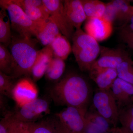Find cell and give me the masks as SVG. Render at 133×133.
<instances>
[{"label": "cell", "instance_id": "cell-1", "mask_svg": "<svg viewBox=\"0 0 133 133\" xmlns=\"http://www.w3.org/2000/svg\"><path fill=\"white\" fill-rule=\"evenodd\" d=\"M50 94L56 104L77 108L86 114L90 101L91 90L83 76L70 72L52 87Z\"/></svg>", "mask_w": 133, "mask_h": 133}, {"label": "cell", "instance_id": "cell-2", "mask_svg": "<svg viewBox=\"0 0 133 133\" xmlns=\"http://www.w3.org/2000/svg\"><path fill=\"white\" fill-rule=\"evenodd\" d=\"M37 42L32 37L12 35L9 46L15 65L11 76L17 78L30 75L39 51L37 48Z\"/></svg>", "mask_w": 133, "mask_h": 133}, {"label": "cell", "instance_id": "cell-3", "mask_svg": "<svg viewBox=\"0 0 133 133\" xmlns=\"http://www.w3.org/2000/svg\"><path fill=\"white\" fill-rule=\"evenodd\" d=\"M72 51L81 71H90L101 51V46L81 29L76 30L72 39Z\"/></svg>", "mask_w": 133, "mask_h": 133}, {"label": "cell", "instance_id": "cell-4", "mask_svg": "<svg viewBox=\"0 0 133 133\" xmlns=\"http://www.w3.org/2000/svg\"><path fill=\"white\" fill-rule=\"evenodd\" d=\"M0 5L2 9L7 11L12 28L18 35L25 37L35 36L43 24L38 25L33 22L22 9L12 0H1Z\"/></svg>", "mask_w": 133, "mask_h": 133}, {"label": "cell", "instance_id": "cell-5", "mask_svg": "<svg viewBox=\"0 0 133 133\" xmlns=\"http://www.w3.org/2000/svg\"><path fill=\"white\" fill-rule=\"evenodd\" d=\"M93 106L113 127H117L119 121V109L111 89H98L92 99Z\"/></svg>", "mask_w": 133, "mask_h": 133}, {"label": "cell", "instance_id": "cell-6", "mask_svg": "<svg viewBox=\"0 0 133 133\" xmlns=\"http://www.w3.org/2000/svg\"><path fill=\"white\" fill-rule=\"evenodd\" d=\"M50 112V102L45 98H38L12 112L15 120L23 123H32L42 119Z\"/></svg>", "mask_w": 133, "mask_h": 133}, {"label": "cell", "instance_id": "cell-7", "mask_svg": "<svg viewBox=\"0 0 133 133\" xmlns=\"http://www.w3.org/2000/svg\"><path fill=\"white\" fill-rule=\"evenodd\" d=\"M43 2L50 17L56 24L62 35L69 41H71L75 31L65 13L63 1L43 0Z\"/></svg>", "mask_w": 133, "mask_h": 133}, {"label": "cell", "instance_id": "cell-8", "mask_svg": "<svg viewBox=\"0 0 133 133\" xmlns=\"http://www.w3.org/2000/svg\"><path fill=\"white\" fill-rule=\"evenodd\" d=\"M85 115L77 108L67 107L55 115L72 133H84L86 126Z\"/></svg>", "mask_w": 133, "mask_h": 133}, {"label": "cell", "instance_id": "cell-9", "mask_svg": "<svg viewBox=\"0 0 133 133\" xmlns=\"http://www.w3.org/2000/svg\"><path fill=\"white\" fill-rule=\"evenodd\" d=\"M100 55L99 57L97 59L91 69H116L120 64L130 56L127 51L122 48L112 49L102 46H101Z\"/></svg>", "mask_w": 133, "mask_h": 133}, {"label": "cell", "instance_id": "cell-10", "mask_svg": "<svg viewBox=\"0 0 133 133\" xmlns=\"http://www.w3.org/2000/svg\"><path fill=\"white\" fill-rule=\"evenodd\" d=\"M31 79L22 78L17 81L12 92V98L21 107L37 98L38 90Z\"/></svg>", "mask_w": 133, "mask_h": 133}, {"label": "cell", "instance_id": "cell-11", "mask_svg": "<svg viewBox=\"0 0 133 133\" xmlns=\"http://www.w3.org/2000/svg\"><path fill=\"white\" fill-rule=\"evenodd\" d=\"M84 28L87 34L98 42H101L111 35L113 24L103 17L89 18L87 19Z\"/></svg>", "mask_w": 133, "mask_h": 133}, {"label": "cell", "instance_id": "cell-12", "mask_svg": "<svg viewBox=\"0 0 133 133\" xmlns=\"http://www.w3.org/2000/svg\"><path fill=\"white\" fill-rule=\"evenodd\" d=\"M111 90L119 109L133 102V85L130 83L118 77Z\"/></svg>", "mask_w": 133, "mask_h": 133}, {"label": "cell", "instance_id": "cell-13", "mask_svg": "<svg viewBox=\"0 0 133 133\" xmlns=\"http://www.w3.org/2000/svg\"><path fill=\"white\" fill-rule=\"evenodd\" d=\"M88 110L85 115L86 126L84 133H105L113 127L94 108Z\"/></svg>", "mask_w": 133, "mask_h": 133}, {"label": "cell", "instance_id": "cell-14", "mask_svg": "<svg viewBox=\"0 0 133 133\" xmlns=\"http://www.w3.org/2000/svg\"><path fill=\"white\" fill-rule=\"evenodd\" d=\"M63 4L72 25L76 30L81 29L83 23L87 19L81 0H65L63 1Z\"/></svg>", "mask_w": 133, "mask_h": 133}, {"label": "cell", "instance_id": "cell-15", "mask_svg": "<svg viewBox=\"0 0 133 133\" xmlns=\"http://www.w3.org/2000/svg\"><path fill=\"white\" fill-rule=\"evenodd\" d=\"M89 72L90 78L101 90L111 89L118 78L116 69L95 68L91 69Z\"/></svg>", "mask_w": 133, "mask_h": 133}, {"label": "cell", "instance_id": "cell-16", "mask_svg": "<svg viewBox=\"0 0 133 133\" xmlns=\"http://www.w3.org/2000/svg\"><path fill=\"white\" fill-rule=\"evenodd\" d=\"M54 56L49 45L39 50L38 56L30 72L33 81L36 82L45 75L48 66Z\"/></svg>", "mask_w": 133, "mask_h": 133}, {"label": "cell", "instance_id": "cell-17", "mask_svg": "<svg viewBox=\"0 0 133 133\" xmlns=\"http://www.w3.org/2000/svg\"><path fill=\"white\" fill-rule=\"evenodd\" d=\"M61 34L56 24L50 17L48 21L40 26L35 37L37 41L45 47L49 45Z\"/></svg>", "mask_w": 133, "mask_h": 133}, {"label": "cell", "instance_id": "cell-18", "mask_svg": "<svg viewBox=\"0 0 133 133\" xmlns=\"http://www.w3.org/2000/svg\"><path fill=\"white\" fill-rule=\"evenodd\" d=\"M49 45L52 50L54 57L64 60L67 59L72 51L69 39L62 34L58 36Z\"/></svg>", "mask_w": 133, "mask_h": 133}, {"label": "cell", "instance_id": "cell-19", "mask_svg": "<svg viewBox=\"0 0 133 133\" xmlns=\"http://www.w3.org/2000/svg\"><path fill=\"white\" fill-rule=\"evenodd\" d=\"M81 1L87 19L103 17L106 3L98 0H81Z\"/></svg>", "mask_w": 133, "mask_h": 133}, {"label": "cell", "instance_id": "cell-20", "mask_svg": "<svg viewBox=\"0 0 133 133\" xmlns=\"http://www.w3.org/2000/svg\"><path fill=\"white\" fill-rule=\"evenodd\" d=\"M64 60L54 57L45 72L46 79L50 81H59L65 70Z\"/></svg>", "mask_w": 133, "mask_h": 133}, {"label": "cell", "instance_id": "cell-21", "mask_svg": "<svg viewBox=\"0 0 133 133\" xmlns=\"http://www.w3.org/2000/svg\"><path fill=\"white\" fill-rule=\"evenodd\" d=\"M119 121L124 133H133V102L119 109Z\"/></svg>", "mask_w": 133, "mask_h": 133}, {"label": "cell", "instance_id": "cell-22", "mask_svg": "<svg viewBox=\"0 0 133 133\" xmlns=\"http://www.w3.org/2000/svg\"><path fill=\"white\" fill-rule=\"evenodd\" d=\"M21 8L29 18L38 25L44 23L49 18V14L45 6L43 7L30 6Z\"/></svg>", "mask_w": 133, "mask_h": 133}, {"label": "cell", "instance_id": "cell-23", "mask_svg": "<svg viewBox=\"0 0 133 133\" xmlns=\"http://www.w3.org/2000/svg\"><path fill=\"white\" fill-rule=\"evenodd\" d=\"M6 14V10L2 9L0 12V42L7 48L11 43L12 35L9 17L7 20L5 19Z\"/></svg>", "mask_w": 133, "mask_h": 133}, {"label": "cell", "instance_id": "cell-24", "mask_svg": "<svg viewBox=\"0 0 133 133\" xmlns=\"http://www.w3.org/2000/svg\"><path fill=\"white\" fill-rule=\"evenodd\" d=\"M14 58L6 47L0 44V71L11 76L14 67Z\"/></svg>", "mask_w": 133, "mask_h": 133}, {"label": "cell", "instance_id": "cell-25", "mask_svg": "<svg viewBox=\"0 0 133 133\" xmlns=\"http://www.w3.org/2000/svg\"><path fill=\"white\" fill-rule=\"evenodd\" d=\"M111 2L117 10L118 21L121 22L123 26L133 15V6H131L129 1L114 0Z\"/></svg>", "mask_w": 133, "mask_h": 133}, {"label": "cell", "instance_id": "cell-26", "mask_svg": "<svg viewBox=\"0 0 133 133\" xmlns=\"http://www.w3.org/2000/svg\"><path fill=\"white\" fill-rule=\"evenodd\" d=\"M118 77L133 85V61L131 56L117 66Z\"/></svg>", "mask_w": 133, "mask_h": 133}, {"label": "cell", "instance_id": "cell-27", "mask_svg": "<svg viewBox=\"0 0 133 133\" xmlns=\"http://www.w3.org/2000/svg\"><path fill=\"white\" fill-rule=\"evenodd\" d=\"M16 78L0 71V94L12 98V92L17 83Z\"/></svg>", "mask_w": 133, "mask_h": 133}, {"label": "cell", "instance_id": "cell-28", "mask_svg": "<svg viewBox=\"0 0 133 133\" xmlns=\"http://www.w3.org/2000/svg\"><path fill=\"white\" fill-rule=\"evenodd\" d=\"M23 124L28 133H52L49 118L36 122Z\"/></svg>", "mask_w": 133, "mask_h": 133}, {"label": "cell", "instance_id": "cell-29", "mask_svg": "<svg viewBox=\"0 0 133 133\" xmlns=\"http://www.w3.org/2000/svg\"><path fill=\"white\" fill-rule=\"evenodd\" d=\"M15 121L12 112L6 114L1 120L0 133H9Z\"/></svg>", "mask_w": 133, "mask_h": 133}, {"label": "cell", "instance_id": "cell-30", "mask_svg": "<svg viewBox=\"0 0 133 133\" xmlns=\"http://www.w3.org/2000/svg\"><path fill=\"white\" fill-rule=\"evenodd\" d=\"M102 17L112 24L114 22L118 21L117 10L111 1L106 3L104 14Z\"/></svg>", "mask_w": 133, "mask_h": 133}, {"label": "cell", "instance_id": "cell-31", "mask_svg": "<svg viewBox=\"0 0 133 133\" xmlns=\"http://www.w3.org/2000/svg\"><path fill=\"white\" fill-rule=\"evenodd\" d=\"M52 133H72L60 121L57 116L49 118Z\"/></svg>", "mask_w": 133, "mask_h": 133}, {"label": "cell", "instance_id": "cell-32", "mask_svg": "<svg viewBox=\"0 0 133 133\" xmlns=\"http://www.w3.org/2000/svg\"><path fill=\"white\" fill-rule=\"evenodd\" d=\"M119 36L123 42L133 50V31L121 27Z\"/></svg>", "mask_w": 133, "mask_h": 133}, {"label": "cell", "instance_id": "cell-33", "mask_svg": "<svg viewBox=\"0 0 133 133\" xmlns=\"http://www.w3.org/2000/svg\"><path fill=\"white\" fill-rule=\"evenodd\" d=\"M13 2L21 7L25 6H45L43 0H12Z\"/></svg>", "mask_w": 133, "mask_h": 133}, {"label": "cell", "instance_id": "cell-34", "mask_svg": "<svg viewBox=\"0 0 133 133\" xmlns=\"http://www.w3.org/2000/svg\"><path fill=\"white\" fill-rule=\"evenodd\" d=\"M26 129L24 124L15 121L9 133H26Z\"/></svg>", "mask_w": 133, "mask_h": 133}, {"label": "cell", "instance_id": "cell-35", "mask_svg": "<svg viewBox=\"0 0 133 133\" xmlns=\"http://www.w3.org/2000/svg\"><path fill=\"white\" fill-rule=\"evenodd\" d=\"M121 27H124L131 31H133V15L130 17L128 21L127 22V23Z\"/></svg>", "mask_w": 133, "mask_h": 133}, {"label": "cell", "instance_id": "cell-36", "mask_svg": "<svg viewBox=\"0 0 133 133\" xmlns=\"http://www.w3.org/2000/svg\"><path fill=\"white\" fill-rule=\"evenodd\" d=\"M111 130L113 133H124L121 130L120 128L118 127L116 128L113 127L112 128Z\"/></svg>", "mask_w": 133, "mask_h": 133}, {"label": "cell", "instance_id": "cell-37", "mask_svg": "<svg viewBox=\"0 0 133 133\" xmlns=\"http://www.w3.org/2000/svg\"><path fill=\"white\" fill-rule=\"evenodd\" d=\"M105 133H113L112 132L111 129V130H110V131H108V132H106Z\"/></svg>", "mask_w": 133, "mask_h": 133}, {"label": "cell", "instance_id": "cell-38", "mask_svg": "<svg viewBox=\"0 0 133 133\" xmlns=\"http://www.w3.org/2000/svg\"><path fill=\"white\" fill-rule=\"evenodd\" d=\"M26 132H27V133H28V132H27V130H26Z\"/></svg>", "mask_w": 133, "mask_h": 133}]
</instances>
